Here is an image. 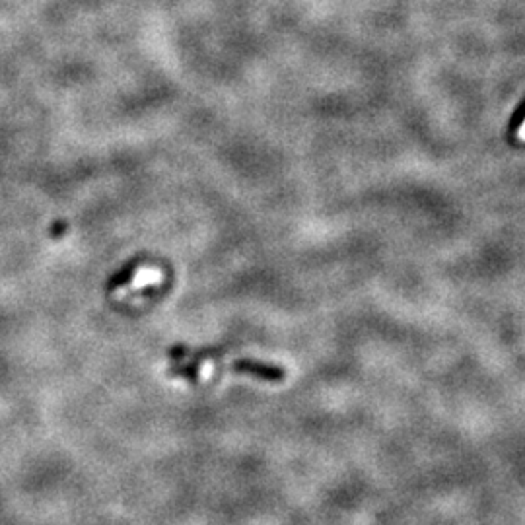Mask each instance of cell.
I'll list each match as a JSON object with an SVG mask.
<instances>
[{
  "label": "cell",
  "mask_w": 525,
  "mask_h": 525,
  "mask_svg": "<svg viewBox=\"0 0 525 525\" xmlns=\"http://www.w3.org/2000/svg\"><path fill=\"white\" fill-rule=\"evenodd\" d=\"M517 139L522 140V142H525V119L524 123L519 125V129H517Z\"/></svg>",
  "instance_id": "6da1fadb"
}]
</instances>
